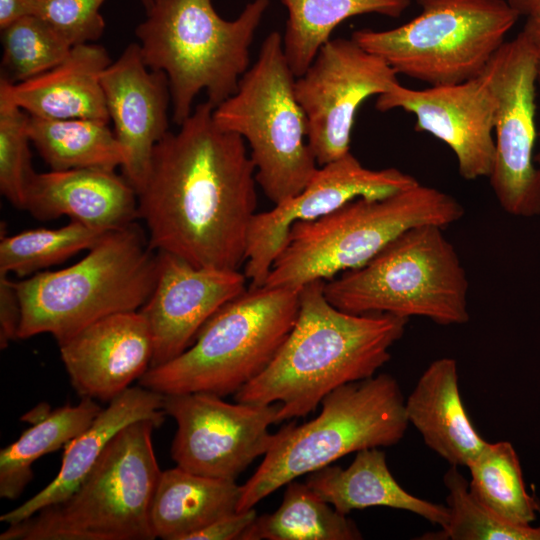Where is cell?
I'll return each mask as SVG.
<instances>
[{"instance_id": "19", "label": "cell", "mask_w": 540, "mask_h": 540, "mask_svg": "<svg viewBox=\"0 0 540 540\" xmlns=\"http://www.w3.org/2000/svg\"><path fill=\"white\" fill-rule=\"evenodd\" d=\"M71 385L82 397L110 402L150 368L153 338L140 311L106 316L61 344Z\"/></svg>"}, {"instance_id": "3", "label": "cell", "mask_w": 540, "mask_h": 540, "mask_svg": "<svg viewBox=\"0 0 540 540\" xmlns=\"http://www.w3.org/2000/svg\"><path fill=\"white\" fill-rule=\"evenodd\" d=\"M269 5L270 0H252L237 18L226 20L212 0L152 1L135 33L145 64L168 78L176 125L190 116L200 92L214 107L235 93Z\"/></svg>"}, {"instance_id": "38", "label": "cell", "mask_w": 540, "mask_h": 540, "mask_svg": "<svg viewBox=\"0 0 540 540\" xmlns=\"http://www.w3.org/2000/svg\"><path fill=\"white\" fill-rule=\"evenodd\" d=\"M36 0H0V28L4 29L18 19L34 15Z\"/></svg>"}, {"instance_id": "12", "label": "cell", "mask_w": 540, "mask_h": 540, "mask_svg": "<svg viewBox=\"0 0 540 540\" xmlns=\"http://www.w3.org/2000/svg\"><path fill=\"white\" fill-rule=\"evenodd\" d=\"M496 99L495 155L489 181L509 215H540V168L535 161L537 65L520 31L505 41L481 73Z\"/></svg>"}, {"instance_id": "10", "label": "cell", "mask_w": 540, "mask_h": 540, "mask_svg": "<svg viewBox=\"0 0 540 540\" xmlns=\"http://www.w3.org/2000/svg\"><path fill=\"white\" fill-rule=\"evenodd\" d=\"M295 80L282 36L273 31L263 40L235 93L213 110L219 127L248 143L256 182L274 205L300 193L319 167L308 143Z\"/></svg>"}, {"instance_id": "26", "label": "cell", "mask_w": 540, "mask_h": 540, "mask_svg": "<svg viewBox=\"0 0 540 540\" xmlns=\"http://www.w3.org/2000/svg\"><path fill=\"white\" fill-rule=\"evenodd\" d=\"M288 11L282 45L287 62L301 76L329 40L336 27L362 14L397 18L411 0H281Z\"/></svg>"}, {"instance_id": "14", "label": "cell", "mask_w": 540, "mask_h": 540, "mask_svg": "<svg viewBox=\"0 0 540 540\" xmlns=\"http://www.w3.org/2000/svg\"><path fill=\"white\" fill-rule=\"evenodd\" d=\"M398 74L352 38L329 40L295 80L296 98L307 120L308 143L319 166L350 152L361 104L399 83Z\"/></svg>"}, {"instance_id": "8", "label": "cell", "mask_w": 540, "mask_h": 540, "mask_svg": "<svg viewBox=\"0 0 540 540\" xmlns=\"http://www.w3.org/2000/svg\"><path fill=\"white\" fill-rule=\"evenodd\" d=\"M299 291L248 287L206 321L188 349L149 368L138 384L163 395L235 394L280 350L297 319Z\"/></svg>"}, {"instance_id": "11", "label": "cell", "mask_w": 540, "mask_h": 540, "mask_svg": "<svg viewBox=\"0 0 540 540\" xmlns=\"http://www.w3.org/2000/svg\"><path fill=\"white\" fill-rule=\"evenodd\" d=\"M421 12L388 30L359 29L352 39L399 75L430 86L479 76L520 14L507 0H417Z\"/></svg>"}, {"instance_id": "16", "label": "cell", "mask_w": 540, "mask_h": 540, "mask_svg": "<svg viewBox=\"0 0 540 540\" xmlns=\"http://www.w3.org/2000/svg\"><path fill=\"white\" fill-rule=\"evenodd\" d=\"M376 109H401L415 118V130L428 133L453 152L465 180L489 177L495 155L496 99L480 74L449 85L411 89L395 84L379 95Z\"/></svg>"}, {"instance_id": "33", "label": "cell", "mask_w": 540, "mask_h": 540, "mask_svg": "<svg viewBox=\"0 0 540 540\" xmlns=\"http://www.w3.org/2000/svg\"><path fill=\"white\" fill-rule=\"evenodd\" d=\"M0 80L16 84L34 78L61 63L71 46L35 15L18 19L1 29Z\"/></svg>"}, {"instance_id": "35", "label": "cell", "mask_w": 540, "mask_h": 540, "mask_svg": "<svg viewBox=\"0 0 540 540\" xmlns=\"http://www.w3.org/2000/svg\"><path fill=\"white\" fill-rule=\"evenodd\" d=\"M106 0H36L41 18L71 46L98 40L105 29L100 8Z\"/></svg>"}, {"instance_id": "21", "label": "cell", "mask_w": 540, "mask_h": 540, "mask_svg": "<svg viewBox=\"0 0 540 540\" xmlns=\"http://www.w3.org/2000/svg\"><path fill=\"white\" fill-rule=\"evenodd\" d=\"M111 62L103 46L75 45L61 63L34 78L16 84L0 80V97L32 116L109 123L101 78Z\"/></svg>"}, {"instance_id": "13", "label": "cell", "mask_w": 540, "mask_h": 540, "mask_svg": "<svg viewBox=\"0 0 540 540\" xmlns=\"http://www.w3.org/2000/svg\"><path fill=\"white\" fill-rule=\"evenodd\" d=\"M280 403L226 402L207 392L163 395V410L177 424L171 445L176 466L206 477L236 481L273 444Z\"/></svg>"}, {"instance_id": "17", "label": "cell", "mask_w": 540, "mask_h": 540, "mask_svg": "<svg viewBox=\"0 0 540 540\" xmlns=\"http://www.w3.org/2000/svg\"><path fill=\"white\" fill-rule=\"evenodd\" d=\"M157 253L156 284L139 309L153 338L150 368L182 354L206 321L247 289V278L239 270L196 267L174 254Z\"/></svg>"}, {"instance_id": "27", "label": "cell", "mask_w": 540, "mask_h": 540, "mask_svg": "<svg viewBox=\"0 0 540 540\" xmlns=\"http://www.w3.org/2000/svg\"><path fill=\"white\" fill-rule=\"evenodd\" d=\"M108 124L91 119H50L29 115L28 133L31 143L51 170L115 171L122 166L124 154Z\"/></svg>"}, {"instance_id": "36", "label": "cell", "mask_w": 540, "mask_h": 540, "mask_svg": "<svg viewBox=\"0 0 540 540\" xmlns=\"http://www.w3.org/2000/svg\"><path fill=\"white\" fill-rule=\"evenodd\" d=\"M22 318L21 302L16 282L8 274L0 273V347L7 348L18 339Z\"/></svg>"}, {"instance_id": "37", "label": "cell", "mask_w": 540, "mask_h": 540, "mask_svg": "<svg viewBox=\"0 0 540 540\" xmlns=\"http://www.w3.org/2000/svg\"><path fill=\"white\" fill-rule=\"evenodd\" d=\"M257 516L254 508L232 512L193 533L187 540H242Z\"/></svg>"}, {"instance_id": "5", "label": "cell", "mask_w": 540, "mask_h": 540, "mask_svg": "<svg viewBox=\"0 0 540 540\" xmlns=\"http://www.w3.org/2000/svg\"><path fill=\"white\" fill-rule=\"evenodd\" d=\"M464 214L455 197L420 183L382 198H357L320 218L294 223L264 286L300 289L329 281L363 266L412 227L445 229Z\"/></svg>"}, {"instance_id": "6", "label": "cell", "mask_w": 540, "mask_h": 540, "mask_svg": "<svg viewBox=\"0 0 540 540\" xmlns=\"http://www.w3.org/2000/svg\"><path fill=\"white\" fill-rule=\"evenodd\" d=\"M320 405L316 418L276 432L261 464L241 486L237 511L254 508L288 482L350 453L393 446L409 426L401 387L386 373L340 386Z\"/></svg>"}, {"instance_id": "31", "label": "cell", "mask_w": 540, "mask_h": 540, "mask_svg": "<svg viewBox=\"0 0 540 540\" xmlns=\"http://www.w3.org/2000/svg\"><path fill=\"white\" fill-rule=\"evenodd\" d=\"M106 231L78 221L59 228L29 229L7 236L1 231L0 273L25 277L90 249Z\"/></svg>"}, {"instance_id": "18", "label": "cell", "mask_w": 540, "mask_h": 540, "mask_svg": "<svg viewBox=\"0 0 540 540\" xmlns=\"http://www.w3.org/2000/svg\"><path fill=\"white\" fill-rule=\"evenodd\" d=\"M106 106L124 161L123 177L138 193L146 180L155 145L167 134L169 81L145 64L138 43L129 44L101 78Z\"/></svg>"}, {"instance_id": "25", "label": "cell", "mask_w": 540, "mask_h": 540, "mask_svg": "<svg viewBox=\"0 0 540 540\" xmlns=\"http://www.w3.org/2000/svg\"><path fill=\"white\" fill-rule=\"evenodd\" d=\"M236 481L198 475L178 466L161 471L150 508L156 538L187 540L215 520L237 511Z\"/></svg>"}, {"instance_id": "41", "label": "cell", "mask_w": 540, "mask_h": 540, "mask_svg": "<svg viewBox=\"0 0 540 540\" xmlns=\"http://www.w3.org/2000/svg\"><path fill=\"white\" fill-rule=\"evenodd\" d=\"M535 161L537 165H540V128L538 130L537 148L535 153Z\"/></svg>"}, {"instance_id": "34", "label": "cell", "mask_w": 540, "mask_h": 540, "mask_svg": "<svg viewBox=\"0 0 540 540\" xmlns=\"http://www.w3.org/2000/svg\"><path fill=\"white\" fill-rule=\"evenodd\" d=\"M28 118L24 110L0 97V191L19 209H24L26 185L34 172Z\"/></svg>"}, {"instance_id": "30", "label": "cell", "mask_w": 540, "mask_h": 540, "mask_svg": "<svg viewBox=\"0 0 540 540\" xmlns=\"http://www.w3.org/2000/svg\"><path fill=\"white\" fill-rule=\"evenodd\" d=\"M467 468L469 489L485 507L512 524L534 522L540 504L526 491L519 457L512 443L487 442Z\"/></svg>"}, {"instance_id": "40", "label": "cell", "mask_w": 540, "mask_h": 540, "mask_svg": "<svg viewBox=\"0 0 540 540\" xmlns=\"http://www.w3.org/2000/svg\"><path fill=\"white\" fill-rule=\"evenodd\" d=\"M508 3L520 14L528 16L540 10V0H507Z\"/></svg>"}, {"instance_id": "28", "label": "cell", "mask_w": 540, "mask_h": 540, "mask_svg": "<svg viewBox=\"0 0 540 540\" xmlns=\"http://www.w3.org/2000/svg\"><path fill=\"white\" fill-rule=\"evenodd\" d=\"M102 408L91 398L47 411L21 436L0 451V497L14 500L33 477L40 457L64 447L84 431Z\"/></svg>"}, {"instance_id": "23", "label": "cell", "mask_w": 540, "mask_h": 540, "mask_svg": "<svg viewBox=\"0 0 540 540\" xmlns=\"http://www.w3.org/2000/svg\"><path fill=\"white\" fill-rule=\"evenodd\" d=\"M405 413L424 443L450 466L468 467L487 444L463 404L453 358L430 363L405 399Z\"/></svg>"}, {"instance_id": "2", "label": "cell", "mask_w": 540, "mask_h": 540, "mask_svg": "<svg viewBox=\"0 0 540 540\" xmlns=\"http://www.w3.org/2000/svg\"><path fill=\"white\" fill-rule=\"evenodd\" d=\"M324 283L300 288L291 332L269 366L234 394L236 402H279V423L304 417L333 390L376 375L390 360L408 319L342 311L325 297Z\"/></svg>"}, {"instance_id": "7", "label": "cell", "mask_w": 540, "mask_h": 540, "mask_svg": "<svg viewBox=\"0 0 540 540\" xmlns=\"http://www.w3.org/2000/svg\"><path fill=\"white\" fill-rule=\"evenodd\" d=\"M138 420L121 429L65 500L9 524L0 540H154L152 499L161 474L152 434Z\"/></svg>"}, {"instance_id": "29", "label": "cell", "mask_w": 540, "mask_h": 540, "mask_svg": "<svg viewBox=\"0 0 540 540\" xmlns=\"http://www.w3.org/2000/svg\"><path fill=\"white\" fill-rule=\"evenodd\" d=\"M273 513L257 516L242 540H359L356 523L322 500L308 485L292 480Z\"/></svg>"}, {"instance_id": "22", "label": "cell", "mask_w": 540, "mask_h": 540, "mask_svg": "<svg viewBox=\"0 0 540 540\" xmlns=\"http://www.w3.org/2000/svg\"><path fill=\"white\" fill-rule=\"evenodd\" d=\"M163 394L141 385L131 386L102 408L92 423L64 446L56 477L41 491L1 515L6 524L20 522L39 510L67 499L93 469L106 446L127 425L138 420H165Z\"/></svg>"}, {"instance_id": "9", "label": "cell", "mask_w": 540, "mask_h": 540, "mask_svg": "<svg viewBox=\"0 0 540 540\" xmlns=\"http://www.w3.org/2000/svg\"><path fill=\"white\" fill-rule=\"evenodd\" d=\"M443 229L427 224L404 231L363 266L324 283L325 297L353 314L423 317L442 326L468 322V277Z\"/></svg>"}, {"instance_id": "4", "label": "cell", "mask_w": 540, "mask_h": 540, "mask_svg": "<svg viewBox=\"0 0 540 540\" xmlns=\"http://www.w3.org/2000/svg\"><path fill=\"white\" fill-rule=\"evenodd\" d=\"M75 264L16 282L18 339L42 333L58 344L106 316L138 311L157 280L158 253L134 221L107 230Z\"/></svg>"}, {"instance_id": "1", "label": "cell", "mask_w": 540, "mask_h": 540, "mask_svg": "<svg viewBox=\"0 0 540 540\" xmlns=\"http://www.w3.org/2000/svg\"><path fill=\"white\" fill-rule=\"evenodd\" d=\"M198 104L155 145L138 218L152 249L201 268L239 270L257 207L255 165L244 139Z\"/></svg>"}, {"instance_id": "42", "label": "cell", "mask_w": 540, "mask_h": 540, "mask_svg": "<svg viewBox=\"0 0 540 540\" xmlns=\"http://www.w3.org/2000/svg\"><path fill=\"white\" fill-rule=\"evenodd\" d=\"M139 1L144 6L145 10H147L151 6L153 0H139Z\"/></svg>"}, {"instance_id": "32", "label": "cell", "mask_w": 540, "mask_h": 540, "mask_svg": "<svg viewBox=\"0 0 540 540\" xmlns=\"http://www.w3.org/2000/svg\"><path fill=\"white\" fill-rule=\"evenodd\" d=\"M459 467L450 466L443 482L449 521L440 531L422 535L424 540H540V524L516 525L505 521L478 501ZM540 515V511H539Z\"/></svg>"}, {"instance_id": "20", "label": "cell", "mask_w": 540, "mask_h": 540, "mask_svg": "<svg viewBox=\"0 0 540 540\" xmlns=\"http://www.w3.org/2000/svg\"><path fill=\"white\" fill-rule=\"evenodd\" d=\"M24 210L47 221L62 216L107 231L138 218L134 188L115 171L69 169L33 172L25 189Z\"/></svg>"}, {"instance_id": "15", "label": "cell", "mask_w": 540, "mask_h": 540, "mask_svg": "<svg viewBox=\"0 0 540 540\" xmlns=\"http://www.w3.org/2000/svg\"><path fill=\"white\" fill-rule=\"evenodd\" d=\"M418 183L415 177L397 168H366L351 151L319 166L300 193L254 215L243 272L250 280L249 287L265 285L294 223L320 218L357 198H382Z\"/></svg>"}, {"instance_id": "39", "label": "cell", "mask_w": 540, "mask_h": 540, "mask_svg": "<svg viewBox=\"0 0 540 540\" xmlns=\"http://www.w3.org/2000/svg\"><path fill=\"white\" fill-rule=\"evenodd\" d=\"M521 32L534 52L537 65L538 85L540 86V10L526 16V21Z\"/></svg>"}, {"instance_id": "24", "label": "cell", "mask_w": 540, "mask_h": 540, "mask_svg": "<svg viewBox=\"0 0 540 540\" xmlns=\"http://www.w3.org/2000/svg\"><path fill=\"white\" fill-rule=\"evenodd\" d=\"M305 483L344 515L353 510L381 506L411 512L440 528L449 521L447 505L421 499L399 485L380 448L356 452L354 460L345 469L330 464L313 471L307 474Z\"/></svg>"}]
</instances>
